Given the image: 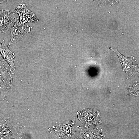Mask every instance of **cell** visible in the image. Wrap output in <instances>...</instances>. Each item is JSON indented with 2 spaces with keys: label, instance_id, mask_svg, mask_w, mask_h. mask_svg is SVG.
<instances>
[{
  "label": "cell",
  "instance_id": "6da1fadb",
  "mask_svg": "<svg viewBox=\"0 0 139 139\" xmlns=\"http://www.w3.org/2000/svg\"><path fill=\"white\" fill-rule=\"evenodd\" d=\"M0 53V100L5 99L13 87L14 74Z\"/></svg>",
  "mask_w": 139,
  "mask_h": 139
},
{
  "label": "cell",
  "instance_id": "7a4b0ae2",
  "mask_svg": "<svg viewBox=\"0 0 139 139\" xmlns=\"http://www.w3.org/2000/svg\"><path fill=\"white\" fill-rule=\"evenodd\" d=\"M23 127L14 124L11 117L5 116L0 117V138L1 139H24L21 130Z\"/></svg>",
  "mask_w": 139,
  "mask_h": 139
},
{
  "label": "cell",
  "instance_id": "3957f363",
  "mask_svg": "<svg viewBox=\"0 0 139 139\" xmlns=\"http://www.w3.org/2000/svg\"><path fill=\"white\" fill-rule=\"evenodd\" d=\"M55 135L58 139H76L78 129L73 119L56 124L53 127Z\"/></svg>",
  "mask_w": 139,
  "mask_h": 139
},
{
  "label": "cell",
  "instance_id": "277c9868",
  "mask_svg": "<svg viewBox=\"0 0 139 139\" xmlns=\"http://www.w3.org/2000/svg\"><path fill=\"white\" fill-rule=\"evenodd\" d=\"M77 115L78 119L85 127L102 124L100 119V112L97 109L84 108L80 111H77Z\"/></svg>",
  "mask_w": 139,
  "mask_h": 139
},
{
  "label": "cell",
  "instance_id": "5b68a950",
  "mask_svg": "<svg viewBox=\"0 0 139 139\" xmlns=\"http://www.w3.org/2000/svg\"><path fill=\"white\" fill-rule=\"evenodd\" d=\"M11 39L7 46L8 48L11 45L19 42L24 36L30 31V27L21 23L18 18L10 28Z\"/></svg>",
  "mask_w": 139,
  "mask_h": 139
},
{
  "label": "cell",
  "instance_id": "8992f818",
  "mask_svg": "<svg viewBox=\"0 0 139 139\" xmlns=\"http://www.w3.org/2000/svg\"><path fill=\"white\" fill-rule=\"evenodd\" d=\"M78 139H104L105 135L101 127L92 126L90 127H83L77 126Z\"/></svg>",
  "mask_w": 139,
  "mask_h": 139
},
{
  "label": "cell",
  "instance_id": "52a82bcc",
  "mask_svg": "<svg viewBox=\"0 0 139 139\" xmlns=\"http://www.w3.org/2000/svg\"><path fill=\"white\" fill-rule=\"evenodd\" d=\"M13 12L18 15L19 21L23 24L29 22H34L38 20L36 15L27 8L23 2L19 4Z\"/></svg>",
  "mask_w": 139,
  "mask_h": 139
},
{
  "label": "cell",
  "instance_id": "ba28073f",
  "mask_svg": "<svg viewBox=\"0 0 139 139\" xmlns=\"http://www.w3.org/2000/svg\"><path fill=\"white\" fill-rule=\"evenodd\" d=\"M18 18L15 14L8 10L4 9L0 11V32H5Z\"/></svg>",
  "mask_w": 139,
  "mask_h": 139
},
{
  "label": "cell",
  "instance_id": "9c48e42d",
  "mask_svg": "<svg viewBox=\"0 0 139 139\" xmlns=\"http://www.w3.org/2000/svg\"><path fill=\"white\" fill-rule=\"evenodd\" d=\"M118 55L119 60L122 66L123 71H125L127 75L130 77L132 76L136 71L138 70V65H133L132 62L134 59V57L132 56L130 58L125 57L122 54H120L116 49L110 48Z\"/></svg>",
  "mask_w": 139,
  "mask_h": 139
},
{
  "label": "cell",
  "instance_id": "30bf717a",
  "mask_svg": "<svg viewBox=\"0 0 139 139\" xmlns=\"http://www.w3.org/2000/svg\"><path fill=\"white\" fill-rule=\"evenodd\" d=\"M0 53L4 59L8 63L13 71L15 70L13 59L15 57L14 53L12 52L4 43L0 42Z\"/></svg>",
  "mask_w": 139,
  "mask_h": 139
},
{
  "label": "cell",
  "instance_id": "8fae6325",
  "mask_svg": "<svg viewBox=\"0 0 139 139\" xmlns=\"http://www.w3.org/2000/svg\"><path fill=\"white\" fill-rule=\"evenodd\" d=\"M8 1H9L8 0H0V4L1 3H4V2H8Z\"/></svg>",
  "mask_w": 139,
  "mask_h": 139
}]
</instances>
